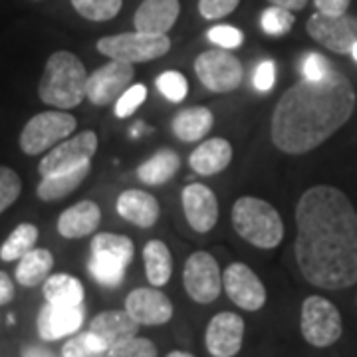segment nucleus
<instances>
[{
	"instance_id": "c756f323",
	"label": "nucleus",
	"mask_w": 357,
	"mask_h": 357,
	"mask_svg": "<svg viewBox=\"0 0 357 357\" xmlns=\"http://www.w3.org/2000/svg\"><path fill=\"white\" fill-rule=\"evenodd\" d=\"M36 241H38V229L30 222H22L10 232V236L0 246V258L4 262L20 260L26 252L34 248Z\"/></svg>"
},
{
	"instance_id": "c9c22d12",
	"label": "nucleus",
	"mask_w": 357,
	"mask_h": 357,
	"mask_svg": "<svg viewBox=\"0 0 357 357\" xmlns=\"http://www.w3.org/2000/svg\"><path fill=\"white\" fill-rule=\"evenodd\" d=\"M157 89L165 96L169 102H183L187 98L189 91V84L185 76L177 72V70H167L161 76L157 77Z\"/></svg>"
},
{
	"instance_id": "c03bdc74",
	"label": "nucleus",
	"mask_w": 357,
	"mask_h": 357,
	"mask_svg": "<svg viewBox=\"0 0 357 357\" xmlns=\"http://www.w3.org/2000/svg\"><path fill=\"white\" fill-rule=\"evenodd\" d=\"M14 298V284L6 272L0 270V306L10 304Z\"/></svg>"
},
{
	"instance_id": "7ed1b4c3",
	"label": "nucleus",
	"mask_w": 357,
	"mask_h": 357,
	"mask_svg": "<svg viewBox=\"0 0 357 357\" xmlns=\"http://www.w3.org/2000/svg\"><path fill=\"white\" fill-rule=\"evenodd\" d=\"M88 72L72 52H54L40 79V100L58 109H72L86 98Z\"/></svg>"
},
{
	"instance_id": "4c0bfd02",
	"label": "nucleus",
	"mask_w": 357,
	"mask_h": 357,
	"mask_svg": "<svg viewBox=\"0 0 357 357\" xmlns=\"http://www.w3.org/2000/svg\"><path fill=\"white\" fill-rule=\"evenodd\" d=\"M147 98V88L143 84H135V86H129L119 100L115 102V115L126 119L129 115H133L141 107V103L145 102Z\"/></svg>"
},
{
	"instance_id": "f3484780",
	"label": "nucleus",
	"mask_w": 357,
	"mask_h": 357,
	"mask_svg": "<svg viewBox=\"0 0 357 357\" xmlns=\"http://www.w3.org/2000/svg\"><path fill=\"white\" fill-rule=\"evenodd\" d=\"M86 318V310L82 306H54L46 304L38 314V333L44 342H56L66 335L76 333Z\"/></svg>"
},
{
	"instance_id": "72a5a7b5",
	"label": "nucleus",
	"mask_w": 357,
	"mask_h": 357,
	"mask_svg": "<svg viewBox=\"0 0 357 357\" xmlns=\"http://www.w3.org/2000/svg\"><path fill=\"white\" fill-rule=\"evenodd\" d=\"M105 357H157V345L147 337H129L112 345Z\"/></svg>"
},
{
	"instance_id": "ea45409f",
	"label": "nucleus",
	"mask_w": 357,
	"mask_h": 357,
	"mask_svg": "<svg viewBox=\"0 0 357 357\" xmlns=\"http://www.w3.org/2000/svg\"><path fill=\"white\" fill-rule=\"evenodd\" d=\"M332 70V64L321 54H316V52H310L306 58L302 60L304 79H321V77L328 76Z\"/></svg>"
},
{
	"instance_id": "f03ea898",
	"label": "nucleus",
	"mask_w": 357,
	"mask_h": 357,
	"mask_svg": "<svg viewBox=\"0 0 357 357\" xmlns=\"http://www.w3.org/2000/svg\"><path fill=\"white\" fill-rule=\"evenodd\" d=\"M354 109L356 91L342 72L302 79L284 91L272 114V141L284 153H307L344 128Z\"/></svg>"
},
{
	"instance_id": "aec40b11",
	"label": "nucleus",
	"mask_w": 357,
	"mask_h": 357,
	"mask_svg": "<svg viewBox=\"0 0 357 357\" xmlns=\"http://www.w3.org/2000/svg\"><path fill=\"white\" fill-rule=\"evenodd\" d=\"M89 332L96 333L107 347H112L129 337H135L139 332V324L131 318L128 310H107L91 319Z\"/></svg>"
},
{
	"instance_id": "e433bc0d",
	"label": "nucleus",
	"mask_w": 357,
	"mask_h": 357,
	"mask_svg": "<svg viewBox=\"0 0 357 357\" xmlns=\"http://www.w3.org/2000/svg\"><path fill=\"white\" fill-rule=\"evenodd\" d=\"M22 191V181L10 167L0 165V215L16 203Z\"/></svg>"
},
{
	"instance_id": "79ce46f5",
	"label": "nucleus",
	"mask_w": 357,
	"mask_h": 357,
	"mask_svg": "<svg viewBox=\"0 0 357 357\" xmlns=\"http://www.w3.org/2000/svg\"><path fill=\"white\" fill-rule=\"evenodd\" d=\"M276 82V66L272 60L260 62L255 72V88L258 91H270Z\"/></svg>"
},
{
	"instance_id": "f257e3e1",
	"label": "nucleus",
	"mask_w": 357,
	"mask_h": 357,
	"mask_svg": "<svg viewBox=\"0 0 357 357\" xmlns=\"http://www.w3.org/2000/svg\"><path fill=\"white\" fill-rule=\"evenodd\" d=\"M294 255L304 278L324 290L357 284V213L330 185L307 189L296 204Z\"/></svg>"
},
{
	"instance_id": "4468645a",
	"label": "nucleus",
	"mask_w": 357,
	"mask_h": 357,
	"mask_svg": "<svg viewBox=\"0 0 357 357\" xmlns=\"http://www.w3.org/2000/svg\"><path fill=\"white\" fill-rule=\"evenodd\" d=\"M244 340V319L234 312H220L208 321L204 344L213 357H234Z\"/></svg>"
},
{
	"instance_id": "49530a36",
	"label": "nucleus",
	"mask_w": 357,
	"mask_h": 357,
	"mask_svg": "<svg viewBox=\"0 0 357 357\" xmlns=\"http://www.w3.org/2000/svg\"><path fill=\"white\" fill-rule=\"evenodd\" d=\"M22 356L24 357H54V354L46 351V349H40V347H24Z\"/></svg>"
},
{
	"instance_id": "20e7f679",
	"label": "nucleus",
	"mask_w": 357,
	"mask_h": 357,
	"mask_svg": "<svg viewBox=\"0 0 357 357\" xmlns=\"http://www.w3.org/2000/svg\"><path fill=\"white\" fill-rule=\"evenodd\" d=\"M232 227L246 243L258 248H276L284 236L278 211L258 197H241L232 204Z\"/></svg>"
},
{
	"instance_id": "f8f14e48",
	"label": "nucleus",
	"mask_w": 357,
	"mask_h": 357,
	"mask_svg": "<svg viewBox=\"0 0 357 357\" xmlns=\"http://www.w3.org/2000/svg\"><path fill=\"white\" fill-rule=\"evenodd\" d=\"M133 64L112 60L93 74L88 76L86 84V98L96 105H107L119 100V96L131 86L133 79Z\"/></svg>"
},
{
	"instance_id": "ddd939ff",
	"label": "nucleus",
	"mask_w": 357,
	"mask_h": 357,
	"mask_svg": "<svg viewBox=\"0 0 357 357\" xmlns=\"http://www.w3.org/2000/svg\"><path fill=\"white\" fill-rule=\"evenodd\" d=\"M222 288L232 304L256 312L266 304V288L250 268L243 262L230 264L222 274Z\"/></svg>"
},
{
	"instance_id": "a19ab883",
	"label": "nucleus",
	"mask_w": 357,
	"mask_h": 357,
	"mask_svg": "<svg viewBox=\"0 0 357 357\" xmlns=\"http://www.w3.org/2000/svg\"><path fill=\"white\" fill-rule=\"evenodd\" d=\"M241 0H199V13L206 20H218L229 16Z\"/></svg>"
},
{
	"instance_id": "cd10ccee",
	"label": "nucleus",
	"mask_w": 357,
	"mask_h": 357,
	"mask_svg": "<svg viewBox=\"0 0 357 357\" xmlns=\"http://www.w3.org/2000/svg\"><path fill=\"white\" fill-rule=\"evenodd\" d=\"M143 260H145L147 280L151 282V286L153 288L165 286L173 272V260L167 244L161 241H149L143 248Z\"/></svg>"
},
{
	"instance_id": "09e8293b",
	"label": "nucleus",
	"mask_w": 357,
	"mask_h": 357,
	"mask_svg": "<svg viewBox=\"0 0 357 357\" xmlns=\"http://www.w3.org/2000/svg\"><path fill=\"white\" fill-rule=\"evenodd\" d=\"M351 56H354V60H356V62H357V44H356V46H354V48H351Z\"/></svg>"
},
{
	"instance_id": "1a4fd4ad",
	"label": "nucleus",
	"mask_w": 357,
	"mask_h": 357,
	"mask_svg": "<svg viewBox=\"0 0 357 357\" xmlns=\"http://www.w3.org/2000/svg\"><path fill=\"white\" fill-rule=\"evenodd\" d=\"M195 72L204 88L227 93L241 86L243 64L236 56L225 50H206L195 60Z\"/></svg>"
},
{
	"instance_id": "9d476101",
	"label": "nucleus",
	"mask_w": 357,
	"mask_h": 357,
	"mask_svg": "<svg viewBox=\"0 0 357 357\" xmlns=\"http://www.w3.org/2000/svg\"><path fill=\"white\" fill-rule=\"evenodd\" d=\"M183 286L197 304L215 302L222 290V276L215 256L203 250L189 256L183 270Z\"/></svg>"
},
{
	"instance_id": "de8ad7c7",
	"label": "nucleus",
	"mask_w": 357,
	"mask_h": 357,
	"mask_svg": "<svg viewBox=\"0 0 357 357\" xmlns=\"http://www.w3.org/2000/svg\"><path fill=\"white\" fill-rule=\"evenodd\" d=\"M167 357H195L192 356V354H189V351H171V354H169V356Z\"/></svg>"
},
{
	"instance_id": "a878e982",
	"label": "nucleus",
	"mask_w": 357,
	"mask_h": 357,
	"mask_svg": "<svg viewBox=\"0 0 357 357\" xmlns=\"http://www.w3.org/2000/svg\"><path fill=\"white\" fill-rule=\"evenodd\" d=\"M133 255H135V246L131 243V238L123 236V234L100 232L91 241V256L112 260L121 266L128 268L133 260Z\"/></svg>"
},
{
	"instance_id": "0eeeda50",
	"label": "nucleus",
	"mask_w": 357,
	"mask_h": 357,
	"mask_svg": "<svg viewBox=\"0 0 357 357\" xmlns=\"http://www.w3.org/2000/svg\"><path fill=\"white\" fill-rule=\"evenodd\" d=\"M76 117L66 112H42L34 115L20 133V147L26 155H40L72 135Z\"/></svg>"
},
{
	"instance_id": "4be33fe9",
	"label": "nucleus",
	"mask_w": 357,
	"mask_h": 357,
	"mask_svg": "<svg viewBox=\"0 0 357 357\" xmlns=\"http://www.w3.org/2000/svg\"><path fill=\"white\" fill-rule=\"evenodd\" d=\"M232 159V147L227 139L215 137V139H206L201 143L189 157L192 171L199 175H217L220 171H225L229 167Z\"/></svg>"
},
{
	"instance_id": "6e6552de",
	"label": "nucleus",
	"mask_w": 357,
	"mask_h": 357,
	"mask_svg": "<svg viewBox=\"0 0 357 357\" xmlns=\"http://www.w3.org/2000/svg\"><path fill=\"white\" fill-rule=\"evenodd\" d=\"M96 151H98V135L93 131H82L74 137L58 143L52 151L44 155V159L38 165L40 175L50 177V175H58L64 171L88 165Z\"/></svg>"
},
{
	"instance_id": "9b49d317",
	"label": "nucleus",
	"mask_w": 357,
	"mask_h": 357,
	"mask_svg": "<svg viewBox=\"0 0 357 357\" xmlns=\"http://www.w3.org/2000/svg\"><path fill=\"white\" fill-rule=\"evenodd\" d=\"M306 30L316 42L335 54H351V48L357 44V16L347 13L340 16L312 14Z\"/></svg>"
},
{
	"instance_id": "7c9ffc66",
	"label": "nucleus",
	"mask_w": 357,
	"mask_h": 357,
	"mask_svg": "<svg viewBox=\"0 0 357 357\" xmlns=\"http://www.w3.org/2000/svg\"><path fill=\"white\" fill-rule=\"evenodd\" d=\"M107 344L96 333L84 332L68 340L62 347V357H105Z\"/></svg>"
},
{
	"instance_id": "412c9836",
	"label": "nucleus",
	"mask_w": 357,
	"mask_h": 357,
	"mask_svg": "<svg viewBox=\"0 0 357 357\" xmlns=\"http://www.w3.org/2000/svg\"><path fill=\"white\" fill-rule=\"evenodd\" d=\"M102 211L93 201H82V203L70 206L58 218V232L64 238H82L88 236L100 227Z\"/></svg>"
},
{
	"instance_id": "a18cd8bd",
	"label": "nucleus",
	"mask_w": 357,
	"mask_h": 357,
	"mask_svg": "<svg viewBox=\"0 0 357 357\" xmlns=\"http://www.w3.org/2000/svg\"><path fill=\"white\" fill-rule=\"evenodd\" d=\"M270 4H274V6H280V8H286V10H302L304 6H306L307 0H268Z\"/></svg>"
},
{
	"instance_id": "39448f33",
	"label": "nucleus",
	"mask_w": 357,
	"mask_h": 357,
	"mask_svg": "<svg viewBox=\"0 0 357 357\" xmlns=\"http://www.w3.org/2000/svg\"><path fill=\"white\" fill-rule=\"evenodd\" d=\"M171 48V40L167 34H145V32H126L105 36L98 42V50L109 60L126 62V64H137V62H149L155 58L165 56Z\"/></svg>"
},
{
	"instance_id": "2eb2a0df",
	"label": "nucleus",
	"mask_w": 357,
	"mask_h": 357,
	"mask_svg": "<svg viewBox=\"0 0 357 357\" xmlns=\"http://www.w3.org/2000/svg\"><path fill=\"white\" fill-rule=\"evenodd\" d=\"M126 310L139 326H161L173 318V304L157 288H137L126 300Z\"/></svg>"
},
{
	"instance_id": "dca6fc26",
	"label": "nucleus",
	"mask_w": 357,
	"mask_h": 357,
	"mask_svg": "<svg viewBox=\"0 0 357 357\" xmlns=\"http://www.w3.org/2000/svg\"><path fill=\"white\" fill-rule=\"evenodd\" d=\"M183 211H185L187 222L197 232H208L217 225V197L206 185L192 183L183 189Z\"/></svg>"
},
{
	"instance_id": "2f4dec72",
	"label": "nucleus",
	"mask_w": 357,
	"mask_h": 357,
	"mask_svg": "<svg viewBox=\"0 0 357 357\" xmlns=\"http://www.w3.org/2000/svg\"><path fill=\"white\" fill-rule=\"evenodd\" d=\"M121 2L123 0H72V6L84 18L93 22H103L117 16V13L121 10Z\"/></svg>"
},
{
	"instance_id": "473e14b6",
	"label": "nucleus",
	"mask_w": 357,
	"mask_h": 357,
	"mask_svg": "<svg viewBox=\"0 0 357 357\" xmlns=\"http://www.w3.org/2000/svg\"><path fill=\"white\" fill-rule=\"evenodd\" d=\"M89 274L96 278V282H100L102 286H119L123 276H126V270L128 268L117 264V262H112V260H105V258H98V256H91L89 260Z\"/></svg>"
},
{
	"instance_id": "b1692460",
	"label": "nucleus",
	"mask_w": 357,
	"mask_h": 357,
	"mask_svg": "<svg viewBox=\"0 0 357 357\" xmlns=\"http://www.w3.org/2000/svg\"><path fill=\"white\" fill-rule=\"evenodd\" d=\"M46 304L54 306H82L84 304V286L70 274H54L44 282Z\"/></svg>"
},
{
	"instance_id": "bb28decb",
	"label": "nucleus",
	"mask_w": 357,
	"mask_h": 357,
	"mask_svg": "<svg viewBox=\"0 0 357 357\" xmlns=\"http://www.w3.org/2000/svg\"><path fill=\"white\" fill-rule=\"evenodd\" d=\"M89 163L88 165L77 167L72 171H64L58 175H50V177H42V183L38 185V197L42 201H58L64 199L70 192H74L84 183V178L89 175Z\"/></svg>"
},
{
	"instance_id": "5701e85b",
	"label": "nucleus",
	"mask_w": 357,
	"mask_h": 357,
	"mask_svg": "<svg viewBox=\"0 0 357 357\" xmlns=\"http://www.w3.org/2000/svg\"><path fill=\"white\" fill-rule=\"evenodd\" d=\"M215 117L211 114V109L206 107H189L183 109L175 115L173 119V133L178 139L185 143H192V141L203 139L204 135L213 128Z\"/></svg>"
},
{
	"instance_id": "37998d69",
	"label": "nucleus",
	"mask_w": 357,
	"mask_h": 357,
	"mask_svg": "<svg viewBox=\"0 0 357 357\" xmlns=\"http://www.w3.org/2000/svg\"><path fill=\"white\" fill-rule=\"evenodd\" d=\"M351 0H314L318 13L321 14H330V16H340V14H345L347 6H349Z\"/></svg>"
},
{
	"instance_id": "58836bf2",
	"label": "nucleus",
	"mask_w": 357,
	"mask_h": 357,
	"mask_svg": "<svg viewBox=\"0 0 357 357\" xmlns=\"http://www.w3.org/2000/svg\"><path fill=\"white\" fill-rule=\"evenodd\" d=\"M206 38L222 50H232L243 44L244 34L234 26H215L206 32Z\"/></svg>"
},
{
	"instance_id": "6ab92c4d",
	"label": "nucleus",
	"mask_w": 357,
	"mask_h": 357,
	"mask_svg": "<svg viewBox=\"0 0 357 357\" xmlns=\"http://www.w3.org/2000/svg\"><path fill=\"white\" fill-rule=\"evenodd\" d=\"M115 208H117L119 217L133 222L135 227H141V229L153 227L159 218V211H161L153 195L139 191V189H129V191L121 192Z\"/></svg>"
},
{
	"instance_id": "c85d7f7f",
	"label": "nucleus",
	"mask_w": 357,
	"mask_h": 357,
	"mask_svg": "<svg viewBox=\"0 0 357 357\" xmlns=\"http://www.w3.org/2000/svg\"><path fill=\"white\" fill-rule=\"evenodd\" d=\"M181 159L171 149H161L153 157H149L145 163H141L137 169V177L147 185H165L169 178L175 177L178 171Z\"/></svg>"
},
{
	"instance_id": "423d86ee",
	"label": "nucleus",
	"mask_w": 357,
	"mask_h": 357,
	"mask_svg": "<svg viewBox=\"0 0 357 357\" xmlns=\"http://www.w3.org/2000/svg\"><path fill=\"white\" fill-rule=\"evenodd\" d=\"M300 330L304 340L314 347L333 345L344 332L340 310L321 296H310L302 304Z\"/></svg>"
},
{
	"instance_id": "393cba45",
	"label": "nucleus",
	"mask_w": 357,
	"mask_h": 357,
	"mask_svg": "<svg viewBox=\"0 0 357 357\" xmlns=\"http://www.w3.org/2000/svg\"><path fill=\"white\" fill-rule=\"evenodd\" d=\"M54 266V256L46 248H32L30 252H26L18 266H16V280L20 282L26 288L38 286L50 276V270Z\"/></svg>"
},
{
	"instance_id": "a211bd4d",
	"label": "nucleus",
	"mask_w": 357,
	"mask_h": 357,
	"mask_svg": "<svg viewBox=\"0 0 357 357\" xmlns=\"http://www.w3.org/2000/svg\"><path fill=\"white\" fill-rule=\"evenodd\" d=\"M178 10V0H143L133 18L135 30L145 34H167L177 22Z\"/></svg>"
},
{
	"instance_id": "f704fd0d",
	"label": "nucleus",
	"mask_w": 357,
	"mask_h": 357,
	"mask_svg": "<svg viewBox=\"0 0 357 357\" xmlns=\"http://www.w3.org/2000/svg\"><path fill=\"white\" fill-rule=\"evenodd\" d=\"M260 24H262V30L270 36H284L292 30L294 14L280 6H270L262 13Z\"/></svg>"
}]
</instances>
